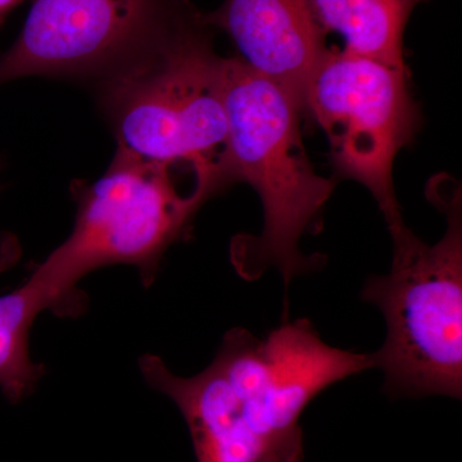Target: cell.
Returning <instances> with one entry per match:
<instances>
[{
  "label": "cell",
  "instance_id": "6da1fadb",
  "mask_svg": "<svg viewBox=\"0 0 462 462\" xmlns=\"http://www.w3.org/2000/svg\"><path fill=\"white\" fill-rule=\"evenodd\" d=\"M215 29L189 0H161L156 16L89 84L117 147L181 167L221 193L227 172L224 63Z\"/></svg>",
  "mask_w": 462,
  "mask_h": 462
},
{
  "label": "cell",
  "instance_id": "7a4b0ae2",
  "mask_svg": "<svg viewBox=\"0 0 462 462\" xmlns=\"http://www.w3.org/2000/svg\"><path fill=\"white\" fill-rule=\"evenodd\" d=\"M224 106L231 185L248 184L263 209V231L240 239L236 266L249 279L275 267L288 288L321 260L305 256L300 243L306 234L321 229L337 181L315 171L303 145V115L296 103L238 57L225 58Z\"/></svg>",
  "mask_w": 462,
  "mask_h": 462
},
{
  "label": "cell",
  "instance_id": "3957f363",
  "mask_svg": "<svg viewBox=\"0 0 462 462\" xmlns=\"http://www.w3.org/2000/svg\"><path fill=\"white\" fill-rule=\"evenodd\" d=\"M428 199L446 216L445 236L422 242L404 224L389 231L393 258L387 275L373 276L363 300L385 319L384 345L372 354L393 398L462 394L461 188L436 178Z\"/></svg>",
  "mask_w": 462,
  "mask_h": 462
},
{
  "label": "cell",
  "instance_id": "277c9868",
  "mask_svg": "<svg viewBox=\"0 0 462 462\" xmlns=\"http://www.w3.org/2000/svg\"><path fill=\"white\" fill-rule=\"evenodd\" d=\"M182 170L117 147L102 178L72 182L74 229L29 276L50 298L53 312L74 316L83 310L79 282L102 267L129 264L139 270L144 287L156 281L167 249L189 238L199 209L217 196L197 180L188 193L181 191L176 173Z\"/></svg>",
  "mask_w": 462,
  "mask_h": 462
},
{
  "label": "cell",
  "instance_id": "5b68a950",
  "mask_svg": "<svg viewBox=\"0 0 462 462\" xmlns=\"http://www.w3.org/2000/svg\"><path fill=\"white\" fill-rule=\"evenodd\" d=\"M212 363L223 378L221 430L248 462H302L300 420L309 403L330 385L374 367L372 354L328 345L306 319L285 321L263 339L231 329Z\"/></svg>",
  "mask_w": 462,
  "mask_h": 462
},
{
  "label": "cell",
  "instance_id": "8992f818",
  "mask_svg": "<svg viewBox=\"0 0 462 462\" xmlns=\"http://www.w3.org/2000/svg\"><path fill=\"white\" fill-rule=\"evenodd\" d=\"M307 121L327 135L334 180L363 185L378 203L388 230L402 226L393 165L420 126L406 67L328 51L310 84Z\"/></svg>",
  "mask_w": 462,
  "mask_h": 462
},
{
  "label": "cell",
  "instance_id": "52a82bcc",
  "mask_svg": "<svg viewBox=\"0 0 462 462\" xmlns=\"http://www.w3.org/2000/svg\"><path fill=\"white\" fill-rule=\"evenodd\" d=\"M161 0H33L0 56V87L29 76L90 84L138 41Z\"/></svg>",
  "mask_w": 462,
  "mask_h": 462
},
{
  "label": "cell",
  "instance_id": "ba28073f",
  "mask_svg": "<svg viewBox=\"0 0 462 462\" xmlns=\"http://www.w3.org/2000/svg\"><path fill=\"white\" fill-rule=\"evenodd\" d=\"M205 18L229 36L236 57L284 90L307 120L310 84L329 51L311 0H224Z\"/></svg>",
  "mask_w": 462,
  "mask_h": 462
},
{
  "label": "cell",
  "instance_id": "9c48e42d",
  "mask_svg": "<svg viewBox=\"0 0 462 462\" xmlns=\"http://www.w3.org/2000/svg\"><path fill=\"white\" fill-rule=\"evenodd\" d=\"M421 2L424 0H311V5L325 32L342 36V51L406 67L404 30Z\"/></svg>",
  "mask_w": 462,
  "mask_h": 462
},
{
  "label": "cell",
  "instance_id": "30bf717a",
  "mask_svg": "<svg viewBox=\"0 0 462 462\" xmlns=\"http://www.w3.org/2000/svg\"><path fill=\"white\" fill-rule=\"evenodd\" d=\"M53 307L32 279L0 296V389L9 402L18 403L35 391L45 365L32 363L29 334L35 319Z\"/></svg>",
  "mask_w": 462,
  "mask_h": 462
},
{
  "label": "cell",
  "instance_id": "8fae6325",
  "mask_svg": "<svg viewBox=\"0 0 462 462\" xmlns=\"http://www.w3.org/2000/svg\"><path fill=\"white\" fill-rule=\"evenodd\" d=\"M2 169L3 160L0 157V170ZM2 190L3 187L0 185V191ZM18 256H20V245H18L16 238L0 234V272L16 263Z\"/></svg>",
  "mask_w": 462,
  "mask_h": 462
},
{
  "label": "cell",
  "instance_id": "7c38bea8",
  "mask_svg": "<svg viewBox=\"0 0 462 462\" xmlns=\"http://www.w3.org/2000/svg\"><path fill=\"white\" fill-rule=\"evenodd\" d=\"M23 2H25V0H0V25H2L5 18L8 16L9 12Z\"/></svg>",
  "mask_w": 462,
  "mask_h": 462
}]
</instances>
